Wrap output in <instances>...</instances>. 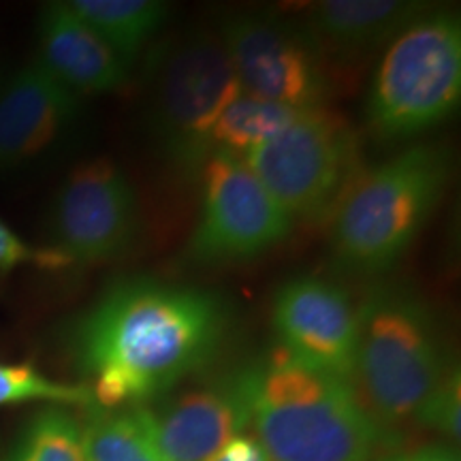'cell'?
I'll return each mask as SVG.
<instances>
[{
    "instance_id": "1",
    "label": "cell",
    "mask_w": 461,
    "mask_h": 461,
    "mask_svg": "<svg viewBox=\"0 0 461 461\" xmlns=\"http://www.w3.org/2000/svg\"><path fill=\"white\" fill-rule=\"evenodd\" d=\"M229 303L203 288L135 276L107 288L73 322L75 361L95 406H148L203 370L230 333Z\"/></svg>"
},
{
    "instance_id": "2",
    "label": "cell",
    "mask_w": 461,
    "mask_h": 461,
    "mask_svg": "<svg viewBox=\"0 0 461 461\" xmlns=\"http://www.w3.org/2000/svg\"><path fill=\"white\" fill-rule=\"evenodd\" d=\"M250 425L269 461H370L389 434L350 380L280 346L252 366Z\"/></svg>"
},
{
    "instance_id": "3",
    "label": "cell",
    "mask_w": 461,
    "mask_h": 461,
    "mask_svg": "<svg viewBox=\"0 0 461 461\" xmlns=\"http://www.w3.org/2000/svg\"><path fill=\"white\" fill-rule=\"evenodd\" d=\"M453 177L442 143H417L361 169L331 216V257L342 272H391L434 214Z\"/></svg>"
},
{
    "instance_id": "4",
    "label": "cell",
    "mask_w": 461,
    "mask_h": 461,
    "mask_svg": "<svg viewBox=\"0 0 461 461\" xmlns=\"http://www.w3.org/2000/svg\"><path fill=\"white\" fill-rule=\"evenodd\" d=\"M453 361L431 305L402 282H383L357 308L353 387L384 431L417 419Z\"/></svg>"
},
{
    "instance_id": "5",
    "label": "cell",
    "mask_w": 461,
    "mask_h": 461,
    "mask_svg": "<svg viewBox=\"0 0 461 461\" xmlns=\"http://www.w3.org/2000/svg\"><path fill=\"white\" fill-rule=\"evenodd\" d=\"M148 131L180 180H199L224 107L241 92L218 32L190 31L152 56Z\"/></svg>"
},
{
    "instance_id": "6",
    "label": "cell",
    "mask_w": 461,
    "mask_h": 461,
    "mask_svg": "<svg viewBox=\"0 0 461 461\" xmlns=\"http://www.w3.org/2000/svg\"><path fill=\"white\" fill-rule=\"evenodd\" d=\"M459 101L461 22L448 9H428L384 50L367 90V122L383 140H412L451 118Z\"/></svg>"
},
{
    "instance_id": "7",
    "label": "cell",
    "mask_w": 461,
    "mask_h": 461,
    "mask_svg": "<svg viewBox=\"0 0 461 461\" xmlns=\"http://www.w3.org/2000/svg\"><path fill=\"white\" fill-rule=\"evenodd\" d=\"M244 160L293 222H322L359 176L361 146L348 120L325 105L303 109Z\"/></svg>"
},
{
    "instance_id": "8",
    "label": "cell",
    "mask_w": 461,
    "mask_h": 461,
    "mask_svg": "<svg viewBox=\"0 0 461 461\" xmlns=\"http://www.w3.org/2000/svg\"><path fill=\"white\" fill-rule=\"evenodd\" d=\"M199 218L184 248L193 267L244 263L282 244L291 216L233 154L214 152L201 171Z\"/></svg>"
},
{
    "instance_id": "9",
    "label": "cell",
    "mask_w": 461,
    "mask_h": 461,
    "mask_svg": "<svg viewBox=\"0 0 461 461\" xmlns=\"http://www.w3.org/2000/svg\"><path fill=\"white\" fill-rule=\"evenodd\" d=\"M140 230L137 194L109 158L86 160L56 190L48 214L51 269L115 261Z\"/></svg>"
},
{
    "instance_id": "10",
    "label": "cell",
    "mask_w": 461,
    "mask_h": 461,
    "mask_svg": "<svg viewBox=\"0 0 461 461\" xmlns=\"http://www.w3.org/2000/svg\"><path fill=\"white\" fill-rule=\"evenodd\" d=\"M241 92L295 109L325 107L331 99L327 60L303 26L280 17H229L221 32Z\"/></svg>"
},
{
    "instance_id": "11",
    "label": "cell",
    "mask_w": 461,
    "mask_h": 461,
    "mask_svg": "<svg viewBox=\"0 0 461 461\" xmlns=\"http://www.w3.org/2000/svg\"><path fill=\"white\" fill-rule=\"evenodd\" d=\"M252 366L188 389L160 406H135L163 461H207L250 425Z\"/></svg>"
},
{
    "instance_id": "12",
    "label": "cell",
    "mask_w": 461,
    "mask_h": 461,
    "mask_svg": "<svg viewBox=\"0 0 461 461\" xmlns=\"http://www.w3.org/2000/svg\"><path fill=\"white\" fill-rule=\"evenodd\" d=\"M272 325L286 353L353 378L357 308L342 285L316 276L285 282L274 295Z\"/></svg>"
},
{
    "instance_id": "13",
    "label": "cell",
    "mask_w": 461,
    "mask_h": 461,
    "mask_svg": "<svg viewBox=\"0 0 461 461\" xmlns=\"http://www.w3.org/2000/svg\"><path fill=\"white\" fill-rule=\"evenodd\" d=\"M84 118V99L32 60L0 88V173L62 146Z\"/></svg>"
},
{
    "instance_id": "14",
    "label": "cell",
    "mask_w": 461,
    "mask_h": 461,
    "mask_svg": "<svg viewBox=\"0 0 461 461\" xmlns=\"http://www.w3.org/2000/svg\"><path fill=\"white\" fill-rule=\"evenodd\" d=\"M37 34L39 56L34 60L82 99L118 90L129 77V62L115 54L68 3L45 5Z\"/></svg>"
},
{
    "instance_id": "15",
    "label": "cell",
    "mask_w": 461,
    "mask_h": 461,
    "mask_svg": "<svg viewBox=\"0 0 461 461\" xmlns=\"http://www.w3.org/2000/svg\"><path fill=\"white\" fill-rule=\"evenodd\" d=\"M428 9L417 0H327L310 7L302 26L322 56L357 58L389 45Z\"/></svg>"
},
{
    "instance_id": "16",
    "label": "cell",
    "mask_w": 461,
    "mask_h": 461,
    "mask_svg": "<svg viewBox=\"0 0 461 461\" xmlns=\"http://www.w3.org/2000/svg\"><path fill=\"white\" fill-rule=\"evenodd\" d=\"M68 7L129 65L169 17V7L160 0H71Z\"/></svg>"
},
{
    "instance_id": "17",
    "label": "cell",
    "mask_w": 461,
    "mask_h": 461,
    "mask_svg": "<svg viewBox=\"0 0 461 461\" xmlns=\"http://www.w3.org/2000/svg\"><path fill=\"white\" fill-rule=\"evenodd\" d=\"M302 112L303 109L263 101L240 92L218 118L212 137V154L224 152L244 158L250 149L274 140Z\"/></svg>"
},
{
    "instance_id": "18",
    "label": "cell",
    "mask_w": 461,
    "mask_h": 461,
    "mask_svg": "<svg viewBox=\"0 0 461 461\" xmlns=\"http://www.w3.org/2000/svg\"><path fill=\"white\" fill-rule=\"evenodd\" d=\"M84 461H163L152 447L135 408H96L82 428Z\"/></svg>"
},
{
    "instance_id": "19",
    "label": "cell",
    "mask_w": 461,
    "mask_h": 461,
    "mask_svg": "<svg viewBox=\"0 0 461 461\" xmlns=\"http://www.w3.org/2000/svg\"><path fill=\"white\" fill-rule=\"evenodd\" d=\"M11 461H84L82 425L60 408L39 412L22 434Z\"/></svg>"
},
{
    "instance_id": "20",
    "label": "cell",
    "mask_w": 461,
    "mask_h": 461,
    "mask_svg": "<svg viewBox=\"0 0 461 461\" xmlns=\"http://www.w3.org/2000/svg\"><path fill=\"white\" fill-rule=\"evenodd\" d=\"M24 402H51L62 406H95L90 387L51 380L31 363H0V408Z\"/></svg>"
},
{
    "instance_id": "21",
    "label": "cell",
    "mask_w": 461,
    "mask_h": 461,
    "mask_svg": "<svg viewBox=\"0 0 461 461\" xmlns=\"http://www.w3.org/2000/svg\"><path fill=\"white\" fill-rule=\"evenodd\" d=\"M419 425L436 429L453 440H459L461 431V374L457 366H451L436 389L431 391L428 402L417 414Z\"/></svg>"
},
{
    "instance_id": "22",
    "label": "cell",
    "mask_w": 461,
    "mask_h": 461,
    "mask_svg": "<svg viewBox=\"0 0 461 461\" xmlns=\"http://www.w3.org/2000/svg\"><path fill=\"white\" fill-rule=\"evenodd\" d=\"M26 263H37L45 267V252L28 246L7 222L0 218V276H9Z\"/></svg>"
},
{
    "instance_id": "23",
    "label": "cell",
    "mask_w": 461,
    "mask_h": 461,
    "mask_svg": "<svg viewBox=\"0 0 461 461\" xmlns=\"http://www.w3.org/2000/svg\"><path fill=\"white\" fill-rule=\"evenodd\" d=\"M207 461H269L263 447L258 445L255 436L240 434L229 440L221 451L212 455Z\"/></svg>"
},
{
    "instance_id": "24",
    "label": "cell",
    "mask_w": 461,
    "mask_h": 461,
    "mask_svg": "<svg viewBox=\"0 0 461 461\" xmlns=\"http://www.w3.org/2000/svg\"><path fill=\"white\" fill-rule=\"evenodd\" d=\"M378 461H459V453L448 445H429L414 451L387 455Z\"/></svg>"
}]
</instances>
